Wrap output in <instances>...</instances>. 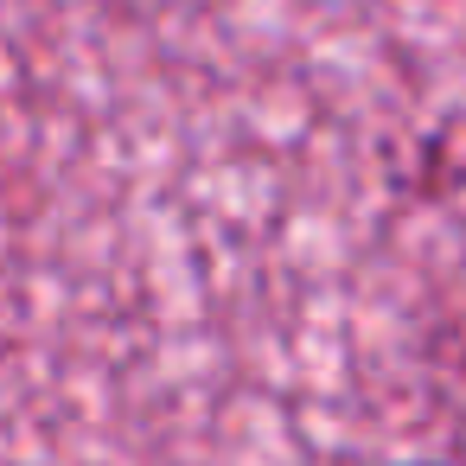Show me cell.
<instances>
[{
  "instance_id": "1",
  "label": "cell",
  "mask_w": 466,
  "mask_h": 466,
  "mask_svg": "<svg viewBox=\"0 0 466 466\" xmlns=\"http://www.w3.org/2000/svg\"><path fill=\"white\" fill-rule=\"evenodd\" d=\"M396 466H441V460H396Z\"/></svg>"
}]
</instances>
